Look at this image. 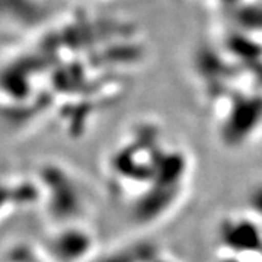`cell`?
Listing matches in <instances>:
<instances>
[{
  "mask_svg": "<svg viewBox=\"0 0 262 262\" xmlns=\"http://www.w3.org/2000/svg\"><path fill=\"white\" fill-rule=\"evenodd\" d=\"M47 256L25 244H13L0 251V262H51Z\"/></svg>",
  "mask_w": 262,
  "mask_h": 262,
  "instance_id": "cell-3",
  "label": "cell"
},
{
  "mask_svg": "<svg viewBox=\"0 0 262 262\" xmlns=\"http://www.w3.org/2000/svg\"><path fill=\"white\" fill-rule=\"evenodd\" d=\"M261 223L248 217H230L220 223L219 239L226 255L242 262H262Z\"/></svg>",
  "mask_w": 262,
  "mask_h": 262,
  "instance_id": "cell-1",
  "label": "cell"
},
{
  "mask_svg": "<svg viewBox=\"0 0 262 262\" xmlns=\"http://www.w3.org/2000/svg\"><path fill=\"white\" fill-rule=\"evenodd\" d=\"M246 206L249 210V215L256 222H262V181L256 182L248 192Z\"/></svg>",
  "mask_w": 262,
  "mask_h": 262,
  "instance_id": "cell-4",
  "label": "cell"
},
{
  "mask_svg": "<svg viewBox=\"0 0 262 262\" xmlns=\"http://www.w3.org/2000/svg\"><path fill=\"white\" fill-rule=\"evenodd\" d=\"M56 255L63 259H80L91 246V237L84 232H67L57 236Z\"/></svg>",
  "mask_w": 262,
  "mask_h": 262,
  "instance_id": "cell-2",
  "label": "cell"
},
{
  "mask_svg": "<svg viewBox=\"0 0 262 262\" xmlns=\"http://www.w3.org/2000/svg\"><path fill=\"white\" fill-rule=\"evenodd\" d=\"M219 262H242V261L236 259V258H233V256H229V255H225L223 258H220V261H219Z\"/></svg>",
  "mask_w": 262,
  "mask_h": 262,
  "instance_id": "cell-5",
  "label": "cell"
}]
</instances>
